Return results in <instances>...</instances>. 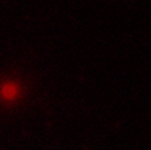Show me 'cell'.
<instances>
[{"mask_svg": "<svg viewBox=\"0 0 151 150\" xmlns=\"http://www.w3.org/2000/svg\"><path fill=\"white\" fill-rule=\"evenodd\" d=\"M2 94H4V97H6V98L11 99L13 95L17 94V88H15L14 86L8 84V86L4 87V89H2Z\"/></svg>", "mask_w": 151, "mask_h": 150, "instance_id": "cell-1", "label": "cell"}]
</instances>
